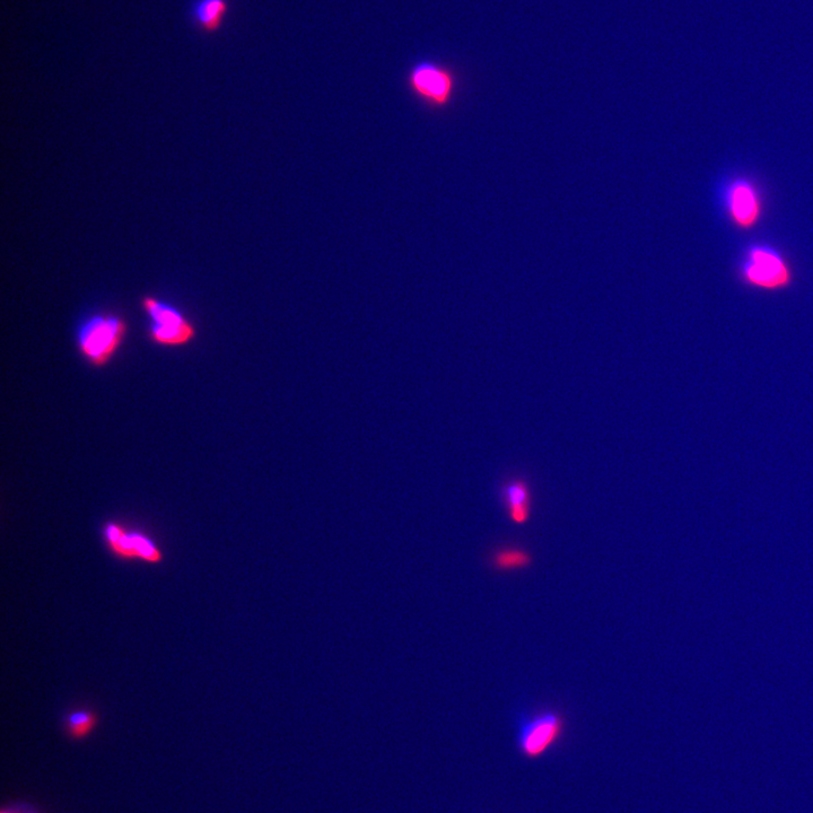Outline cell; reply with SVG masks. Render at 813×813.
I'll return each instance as SVG.
<instances>
[{
	"instance_id": "7a4b0ae2",
	"label": "cell",
	"mask_w": 813,
	"mask_h": 813,
	"mask_svg": "<svg viewBox=\"0 0 813 813\" xmlns=\"http://www.w3.org/2000/svg\"><path fill=\"white\" fill-rule=\"evenodd\" d=\"M126 332L124 319L112 314L94 316L78 332V347L92 365L104 366L118 352Z\"/></svg>"
},
{
	"instance_id": "277c9868",
	"label": "cell",
	"mask_w": 813,
	"mask_h": 813,
	"mask_svg": "<svg viewBox=\"0 0 813 813\" xmlns=\"http://www.w3.org/2000/svg\"><path fill=\"white\" fill-rule=\"evenodd\" d=\"M407 84L418 100L435 110L448 108L456 93V76L433 61H421L410 69Z\"/></svg>"
},
{
	"instance_id": "5b68a950",
	"label": "cell",
	"mask_w": 813,
	"mask_h": 813,
	"mask_svg": "<svg viewBox=\"0 0 813 813\" xmlns=\"http://www.w3.org/2000/svg\"><path fill=\"white\" fill-rule=\"evenodd\" d=\"M565 721L555 711L521 715L518 719L517 741L520 753L528 759H538L561 740Z\"/></svg>"
},
{
	"instance_id": "9c48e42d",
	"label": "cell",
	"mask_w": 813,
	"mask_h": 813,
	"mask_svg": "<svg viewBox=\"0 0 813 813\" xmlns=\"http://www.w3.org/2000/svg\"><path fill=\"white\" fill-rule=\"evenodd\" d=\"M229 12L230 0H191L188 7L191 25L209 36L222 29Z\"/></svg>"
},
{
	"instance_id": "7c38bea8",
	"label": "cell",
	"mask_w": 813,
	"mask_h": 813,
	"mask_svg": "<svg viewBox=\"0 0 813 813\" xmlns=\"http://www.w3.org/2000/svg\"><path fill=\"white\" fill-rule=\"evenodd\" d=\"M2 813H11V812H5V811H4V812H2Z\"/></svg>"
},
{
	"instance_id": "3957f363",
	"label": "cell",
	"mask_w": 813,
	"mask_h": 813,
	"mask_svg": "<svg viewBox=\"0 0 813 813\" xmlns=\"http://www.w3.org/2000/svg\"><path fill=\"white\" fill-rule=\"evenodd\" d=\"M102 539L111 555L125 562H142L160 565L164 553L157 542L146 532L130 529L117 521L104 523Z\"/></svg>"
},
{
	"instance_id": "52a82bcc",
	"label": "cell",
	"mask_w": 813,
	"mask_h": 813,
	"mask_svg": "<svg viewBox=\"0 0 813 813\" xmlns=\"http://www.w3.org/2000/svg\"><path fill=\"white\" fill-rule=\"evenodd\" d=\"M723 206L731 222L741 230L756 227L763 215L760 192L747 178H733L723 190Z\"/></svg>"
},
{
	"instance_id": "ba28073f",
	"label": "cell",
	"mask_w": 813,
	"mask_h": 813,
	"mask_svg": "<svg viewBox=\"0 0 813 813\" xmlns=\"http://www.w3.org/2000/svg\"><path fill=\"white\" fill-rule=\"evenodd\" d=\"M501 501L507 518L517 526H524L532 514V489L526 478L507 479L501 487Z\"/></svg>"
},
{
	"instance_id": "8fae6325",
	"label": "cell",
	"mask_w": 813,
	"mask_h": 813,
	"mask_svg": "<svg viewBox=\"0 0 813 813\" xmlns=\"http://www.w3.org/2000/svg\"><path fill=\"white\" fill-rule=\"evenodd\" d=\"M98 723V714L91 708L81 707L66 715L65 729L72 739L82 740L90 736Z\"/></svg>"
},
{
	"instance_id": "30bf717a",
	"label": "cell",
	"mask_w": 813,
	"mask_h": 813,
	"mask_svg": "<svg viewBox=\"0 0 813 813\" xmlns=\"http://www.w3.org/2000/svg\"><path fill=\"white\" fill-rule=\"evenodd\" d=\"M532 563V556L519 547L504 546L495 550L491 557V564L500 572L521 571Z\"/></svg>"
},
{
	"instance_id": "8992f818",
	"label": "cell",
	"mask_w": 813,
	"mask_h": 813,
	"mask_svg": "<svg viewBox=\"0 0 813 813\" xmlns=\"http://www.w3.org/2000/svg\"><path fill=\"white\" fill-rule=\"evenodd\" d=\"M142 304L151 320L150 336L156 344L183 346L196 337L194 325L178 309L153 296H145Z\"/></svg>"
},
{
	"instance_id": "6da1fadb",
	"label": "cell",
	"mask_w": 813,
	"mask_h": 813,
	"mask_svg": "<svg viewBox=\"0 0 813 813\" xmlns=\"http://www.w3.org/2000/svg\"><path fill=\"white\" fill-rule=\"evenodd\" d=\"M742 281L763 291H782L793 282V273L782 253L766 244L750 247L740 266Z\"/></svg>"
}]
</instances>
